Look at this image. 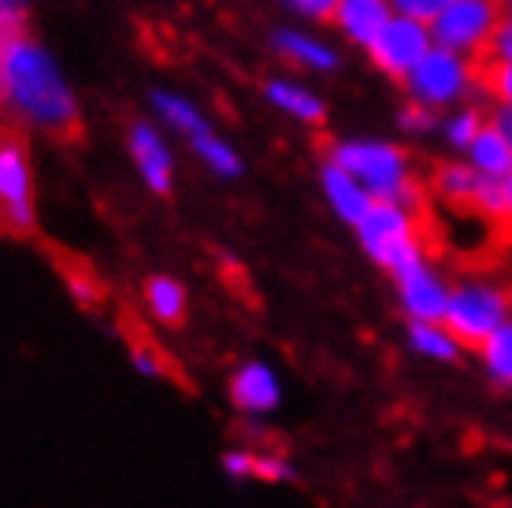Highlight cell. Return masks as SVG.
<instances>
[{
  "label": "cell",
  "instance_id": "obj_1",
  "mask_svg": "<svg viewBox=\"0 0 512 508\" xmlns=\"http://www.w3.org/2000/svg\"><path fill=\"white\" fill-rule=\"evenodd\" d=\"M0 104H12L34 127L60 138L78 130V104L67 78L49 52L26 34L0 38Z\"/></svg>",
  "mask_w": 512,
  "mask_h": 508
},
{
  "label": "cell",
  "instance_id": "obj_2",
  "mask_svg": "<svg viewBox=\"0 0 512 508\" xmlns=\"http://www.w3.org/2000/svg\"><path fill=\"white\" fill-rule=\"evenodd\" d=\"M331 164L342 167L372 193V201L401 204L420 216L427 208V186L409 171V156L386 141H342L331 149Z\"/></svg>",
  "mask_w": 512,
  "mask_h": 508
},
{
  "label": "cell",
  "instance_id": "obj_3",
  "mask_svg": "<svg viewBox=\"0 0 512 508\" xmlns=\"http://www.w3.org/2000/svg\"><path fill=\"white\" fill-rule=\"evenodd\" d=\"M512 319V282L498 279H461L449 286V305H446V327L461 349H483L494 334Z\"/></svg>",
  "mask_w": 512,
  "mask_h": 508
},
{
  "label": "cell",
  "instance_id": "obj_4",
  "mask_svg": "<svg viewBox=\"0 0 512 508\" xmlns=\"http://www.w3.org/2000/svg\"><path fill=\"white\" fill-rule=\"evenodd\" d=\"M357 238L364 245V253L372 256L375 264L386 267L390 275L409 267L412 260H423L427 242H423L420 216L390 201H375L372 212L357 223Z\"/></svg>",
  "mask_w": 512,
  "mask_h": 508
},
{
  "label": "cell",
  "instance_id": "obj_5",
  "mask_svg": "<svg viewBox=\"0 0 512 508\" xmlns=\"http://www.w3.org/2000/svg\"><path fill=\"white\" fill-rule=\"evenodd\" d=\"M505 15H509L505 0H453L431 23V41H438V49H449L457 56L461 52L479 56L490 45Z\"/></svg>",
  "mask_w": 512,
  "mask_h": 508
},
{
  "label": "cell",
  "instance_id": "obj_6",
  "mask_svg": "<svg viewBox=\"0 0 512 508\" xmlns=\"http://www.w3.org/2000/svg\"><path fill=\"white\" fill-rule=\"evenodd\" d=\"M405 86H409V97L416 104L442 108V104H453L457 97H464L472 89V64L464 56H457V52L435 45L420 64L412 67Z\"/></svg>",
  "mask_w": 512,
  "mask_h": 508
},
{
  "label": "cell",
  "instance_id": "obj_7",
  "mask_svg": "<svg viewBox=\"0 0 512 508\" xmlns=\"http://www.w3.org/2000/svg\"><path fill=\"white\" fill-rule=\"evenodd\" d=\"M0 223L19 234L34 227L30 164H26L23 138L15 130H0Z\"/></svg>",
  "mask_w": 512,
  "mask_h": 508
},
{
  "label": "cell",
  "instance_id": "obj_8",
  "mask_svg": "<svg viewBox=\"0 0 512 508\" xmlns=\"http://www.w3.org/2000/svg\"><path fill=\"white\" fill-rule=\"evenodd\" d=\"M397 301L405 308L409 323H442L449 305V282L442 279V271L431 264V256L412 260L409 267L394 271Z\"/></svg>",
  "mask_w": 512,
  "mask_h": 508
},
{
  "label": "cell",
  "instance_id": "obj_9",
  "mask_svg": "<svg viewBox=\"0 0 512 508\" xmlns=\"http://www.w3.org/2000/svg\"><path fill=\"white\" fill-rule=\"evenodd\" d=\"M435 49L431 45V26L416 23V19H401L394 15L390 23L383 26V34L372 41V64L390 78H405L412 75V67L420 64L427 52Z\"/></svg>",
  "mask_w": 512,
  "mask_h": 508
},
{
  "label": "cell",
  "instance_id": "obj_10",
  "mask_svg": "<svg viewBox=\"0 0 512 508\" xmlns=\"http://www.w3.org/2000/svg\"><path fill=\"white\" fill-rule=\"evenodd\" d=\"M227 397H231V405L242 412L245 420H264V416H271V412L279 408L282 382L268 364L249 360V364H242V368L231 375V382H227Z\"/></svg>",
  "mask_w": 512,
  "mask_h": 508
},
{
  "label": "cell",
  "instance_id": "obj_11",
  "mask_svg": "<svg viewBox=\"0 0 512 508\" xmlns=\"http://www.w3.org/2000/svg\"><path fill=\"white\" fill-rule=\"evenodd\" d=\"M394 8H390V0H338V8H334V23L338 30L346 34L349 41H357L364 49H372V41L383 34V26L394 19Z\"/></svg>",
  "mask_w": 512,
  "mask_h": 508
},
{
  "label": "cell",
  "instance_id": "obj_12",
  "mask_svg": "<svg viewBox=\"0 0 512 508\" xmlns=\"http://www.w3.org/2000/svg\"><path fill=\"white\" fill-rule=\"evenodd\" d=\"M130 153L138 160V171L149 190L160 193V197L171 193V153H167L164 138L149 123H134V130H130Z\"/></svg>",
  "mask_w": 512,
  "mask_h": 508
},
{
  "label": "cell",
  "instance_id": "obj_13",
  "mask_svg": "<svg viewBox=\"0 0 512 508\" xmlns=\"http://www.w3.org/2000/svg\"><path fill=\"white\" fill-rule=\"evenodd\" d=\"M320 182H323V193H327V201H331V208L338 212V219H346L349 227H357L360 219L372 212V193L360 186L357 178L346 175L342 167L334 164H323L320 171Z\"/></svg>",
  "mask_w": 512,
  "mask_h": 508
},
{
  "label": "cell",
  "instance_id": "obj_14",
  "mask_svg": "<svg viewBox=\"0 0 512 508\" xmlns=\"http://www.w3.org/2000/svg\"><path fill=\"white\" fill-rule=\"evenodd\" d=\"M145 308L156 323H167V327H179L186 319V290L182 282L167 279V275H153L145 282Z\"/></svg>",
  "mask_w": 512,
  "mask_h": 508
},
{
  "label": "cell",
  "instance_id": "obj_15",
  "mask_svg": "<svg viewBox=\"0 0 512 508\" xmlns=\"http://www.w3.org/2000/svg\"><path fill=\"white\" fill-rule=\"evenodd\" d=\"M409 349L423 360H435V364H453L464 353L461 342L442 323H409Z\"/></svg>",
  "mask_w": 512,
  "mask_h": 508
},
{
  "label": "cell",
  "instance_id": "obj_16",
  "mask_svg": "<svg viewBox=\"0 0 512 508\" xmlns=\"http://www.w3.org/2000/svg\"><path fill=\"white\" fill-rule=\"evenodd\" d=\"M468 153H472V167L479 175L501 178V182L512 175V145L501 138L498 130H490V127L479 130V138L472 141Z\"/></svg>",
  "mask_w": 512,
  "mask_h": 508
},
{
  "label": "cell",
  "instance_id": "obj_17",
  "mask_svg": "<svg viewBox=\"0 0 512 508\" xmlns=\"http://www.w3.org/2000/svg\"><path fill=\"white\" fill-rule=\"evenodd\" d=\"M275 49H279L286 60L316 67V71H334V67H338V52L327 49L323 41L308 38V34H297V30H279V34H275Z\"/></svg>",
  "mask_w": 512,
  "mask_h": 508
},
{
  "label": "cell",
  "instance_id": "obj_18",
  "mask_svg": "<svg viewBox=\"0 0 512 508\" xmlns=\"http://www.w3.org/2000/svg\"><path fill=\"white\" fill-rule=\"evenodd\" d=\"M268 101L282 112H290L301 123H323L327 119V108L316 93H308L305 86H294V82H268Z\"/></svg>",
  "mask_w": 512,
  "mask_h": 508
},
{
  "label": "cell",
  "instance_id": "obj_19",
  "mask_svg": "<svg viewBox=\"0 0 512 508\" xmlns=\"http://www.w3.org/2000/svg\"><path fill=\"white\" fill-rule=\"evenodd\" d=\"M472 86L494 101L512 104V60H494V56H472Z\"/></svg>",
  "mask_w": 512,
  "mask_h": 508
},
{
  "label": "cell",
  "instance_id": "obj_20",
  "mask_svg": "<svg viewBox=\"0 0 512 508\" xmlns=\"http://www.w3.org/2000/svg\"><path fill=\"white\" fill-rule=\"evenodd\" d=\"M479 360H483L490 379L498 382V386H505V390H512V319L479 349Z\"/></svg>",
  "mask_w": 512,
  "mask_h": 508
},
{
  "label": "cell",
  "instance_id": "obj_21",
  "mask_svg": "<svg viewBox=\"0 0 512 508\" xmlns=\"http://www.w3.org/2000/svg\"><path fill=\"white\" fill-rule=\"evenodd\" d=\"M153 104H156V112L164 115L167 127L182 130V134H190V138H201V134H208L205 115L197 112L190 101H182V97H171V93H156Z\"/></svg>",
  "mask_w": 512,
  "mask_h": 508
},
{
  "label": "cell",
  "instance_id": "obj_22",
  "mask_svg": "<svg viewBox=\"0 0 512 508\" xmlns=\"http://www.w3.org/2000/svg\"><path fill=\"white\" fill-rule=\"evenodd\" d=\"M193 141V153L201 156L216 175L223 178H234V175H242V160H238V153H234L231 145H223V141L208 130V134H201V138H190Z\"/></svg>",
  "mask_w": 512,
  "mask_h": 508
},
{
  "label": "cell",
  "instance_id": "obj_23",
  "mask_svg": "<svg viewBox=\"0 0 512 508\" xmlns=\"http://www.w3.org/2000/svg\"><path fill=\"white\" fill-rule=\"evenodd\" d=\"M483 127H487V123H483V112H479V108H468V112L453 115L446 123V138H449V145H457V149H472V141L479 138Z\"/></svg>",
  "mask_w": 512,
  "mask_h": 508
},
{
  "label": "cell",
  "instance_id": "obj_24",
  "mask_svg": "<svg viewBox=\"0 0 512 508\" xmlns=\"http://www.w3.org/2000/svg\"><path fill=\"white\" fill-rule=\"evenodd\" d=\"M253 479H260V483H290L294 479V464L279 449H264V453H256Z\"/></svg>",
  "mask_w": 512,
  "mask_h": 508
},
{
  "label": "cell",
  "instance_id": "obj_25",
  "mask_svg": "<svg viewBox=\"0 0 512 508\" xmlns=\"http://www.w3.org/2000/svg\"><path fill=\"white\" fill-rule=\"evenodd\" d=\"M453 0H390V8H394L401 19H416V23H435L438 15L446 12Z\"/></svg>",
  "mask_w": 512,
  "mask_h": 508
},
{
  "label": "cell",
  "instance_id": "obj_26",
  "mask_svg": "<svg viewBox=\"0 0 512 508\" xmlns=\"http://www.w3.org/2000/svg\"><path fill=\"white\" fill-rule=\"evenodd\" d=\"M223 471H227V479H234V483H249L256 475V449H249V445L227 449L223 453Z\"/></svg>",
  "mask_w": 512,
  "mask_h": 508
},
{
  "label": "cell",
  "instance_id": "obj_27",
  "mask_svg": "<svg viewBox=\"0 0 512 508\" xmlns=\"http://www.w3.org/2000/svg\"><path fill=\"white\" fill-rule=\"evenodd\" d=\"M397 119H401V127L412 130V134H427V130H435V123H438L435 108H427V104H416V101L405 104Z\"/></svg>",
  "mask_w": 512,
  "mask_h": 508
},
{
  "label": "cell",
  "instance_id": "obj_28",
  "mask_svg": "<svg viewBox=\"0 0 512 508\" xmlns=\"http://www.w3.org/2000/svg\"><path fill=\"white\" fill-rule=\"evenodd\" d=\"M130 360H134V368H138L141 375H149V379H160V375H167V364L160 360V353H156L149 342L130 345Z\"/></svg>",
  "mask_w": 512,
  "mask_h": 508
},
{
  "label": "cell",
  "instance_id": "obj_29",
  "mask_svg": "<svg viewBox=\"0 0 512 508\" xmlns=\"http://www.w3.org/2000/svg\"><path fill=\"white\" fill-rule=\"evenodd\" d=\"M67 286H71V293H75L78 305H97L101 301V286L90 279V271H67Z\"/></svg>",
  "mask_w": 512,
  "mask_h": 508
},
{
  "label": "cell",
  "instance_id": "obj_30",
  "mask_svg": "<svg viewBox=\"0 0 512 508\" xmlns=\"http://www.w3.org/2000/svg\"><path fill=\"white\" fill-rule=\"evenodd\" d=\"M479 56H494V60H512V12L501 19V26L494 30L490 45Z\"/></svg>",
  "mask_w": 512,
  "mask_h": 508
},
{
  "label": "cell",
  "instance_id": "obj_31",
  "mask_svg": "<svg viewBox=\"0 0 512 508\" xmlns=\"http://www.w3.org/2000/svg\"><path fill=\"white\" fill-rule=\"evenodd\" d=\"M23 34V0H0V38Z\"/></svg>",
  "mask_w": 512,
  "mask_h": 508
},
{
  "label": "cell",
  "instance_id": "obj_32",
  "mask_svg": "<svg viewBox=\"0 0 512 508\" xmlns=\"http://www.w3.org/2000/svg\"><path fill=\"white\" fill-rule=\"evenodd\" d=\"M294 12L308 15V19H331L334 8H338V0H286Z\"/></svg>",
  "mask_w": 512,
  "mask_h": 508
},
{
  "label": "cell",
  "instance_id": "obj_33",
  "mask_svg": "<svg viewBox=\"0 0 512 508\" xmlns=\"http://www.w3.org/2000/svg\"><path fill=\"white\" fill-rule=\"evenodd\" d=\"M487 127L498 130L501 138H505L512 145V104H498V108L490 112V123H487Z\"/></svg>",
  "mask_w": 512,
  "mask_h": 508
},
{
  "label": "cell",
  "instance_id": "obj_34",
  "mask_svg": "<svg viewBox=\"0 0 512 508\" xmlns=\"http://www.w3.org/2000/svg\"><path fill=\"white\" fill-rule=\"evenodd\" d=\"M505 201H509V223H512V175L505 178Z\"/></svg>",
  "mask_w": 512,
  "mask_h": 508
},
{
  "label": "cell",
  "instance_id": "obj_35",
  "mask_svg": "<svg viewBox=\"0 0 512 508\" xmlns=\"http://www.w3.org/2000/svg\"><path fill=\"white\" fill-rule=\"evenodd\" d=\"M509 442H512V438H509Z\"/></svg>",
  "mask_w": 512,
  "mask_h": 508
}]
</instances>
